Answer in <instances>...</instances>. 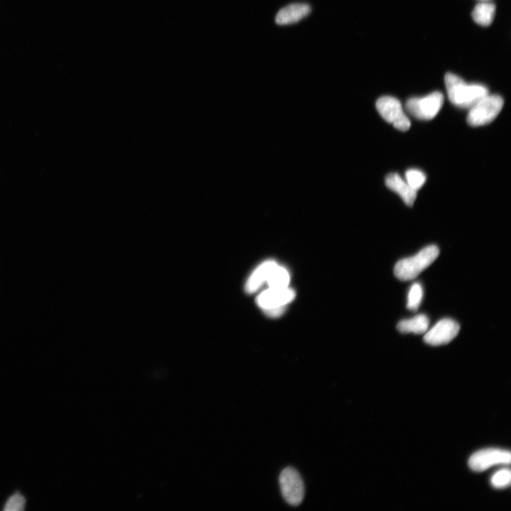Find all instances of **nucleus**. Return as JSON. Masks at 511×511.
Returning a JSON list of instances; mask_svg holds the SVG:
<instances>
[{
	"instance_id": "f257e3e1",
	"label": "nucleus",
	"mask_w": 511,
	"mask_h": 511,
	"mask_svg": "<svg viewBox=\"0 0 511 511\" xmlns=\"http://www.w3.org/2000/svg\"><path fill=\"white\" fill-rule=\"evenodd\" d=\"M444 83L449 100L459 108L470 109L488 95V90L486 86L476 84H469L452 73L445 75Z\"/></svg>"
},
{
	"instance_id": "f03ea898",
	"label": "nucleus",
	"mask_w": 511,
	"mask_h": 511,
	"mask_svg": "<svg viewBox=\"0 0 511 511\" xmlns=\"http://www.w3.org/2000/svg\"><path fill=\"white\" fill-rule=\"evenodd\" d=\"M439 254L437 246H427L413 257L399 261L395 266L394 275L401 281L413 280L436 260Z\"/></svg>"
},
{
	"instance_id": "7ed1b4c3",
	"label": "nucleus",
	"mask_w": 511,
	"mask_h": 511,
	"mask_svg": "<svg viewBox=\"0 0 511 511\" xmlns=\"http://www.w3.org/2000/svg\"><path fill=\"white\" fill-rule=\"evenodd\" d=\"M503 99L498 95H487L469 109L467 122L471 127H479L493 122L503 107Z\"/></svg>"
},
{
	"instance_id": "20e7f679",
	"label": "nucleus",
	"mask_w": 511,
	"mask_h": 511,
	"mask_svg": "<svg viewBox=\"0 0 511 511\" xmlns=\"http://www.w3.org/2000/svg\"><path fill=\"white\" fill-rule=\"evenodd\" d=\"M443 104V95L436 91L423 98L409 99L406 102V109L418 120H430L437 116Z\"/></svg>"
},
{
	"instance_id": "39448f33",
	"label": "nucleus",
	"mask_w": 511,
	"mask_h": 511,
	"mask_svg": "<svg viewBox=\"0 0 511 511\" xmlns=\"http://www.w3.org/2000/svg\"><path fill=\"white\" fill-rule=\"evenodd\" d=\"M280 483L285 500L292 506L299 505L305 496L304 481L297 470L287 467L280 477Z\"/></svg>"
},
{
	"instance_id": "423d86ee",
	"label": "nucleus",
	"mask_w": 511,
	"mask_h": 511,
	"mask_svg": "<svg viewBox=\"0 0 511 511\" xmlns=\"http://www.w3.org/2000/svg\"><path fill=\"white\" fill-rule=\"evenodd\" d=\"M380 115L389 123L402 132L408 131L411 125L410 121L403 112L401 102L394 97L384 96L376 104Z\"/></svg>"
},
{
	"instance_id": "0eeeda50",
	"label": "nucleus",
	"mask_w": 511,
	"mask_h": 511,
	"mask_svg": "<svg viewBox=\"0 0 511 511\" xmlns=\"http://www.w3.org/2000/svg\"><path fill=\"white\" fill-rule=\"evenodd\" d=\"M510 453L499 449H486L474 453L469 459V466L474 471L481 472L500 464H510Z\"/></svg>"
},
{
	"instance_id": "6e6552de",
	"label": "nucleus",
	"mask_w": 511,
	"mask_h": 511,
	"mask_svg": "<svg viewBox=\"0 0 511 511\" xmlns=\"http://www.w3.org/2000/svg\"><path fill=\"white\" fill-rule=\"evenodd\" d=\"M459 325L451 319H442L434 327L426 332L424 341L432 346L447 345L452 342L459 334Z\"/></svg>"
},
{
	"instance_id": "1a4fd4ad",
	"label": "nucleus",
	"mask_w": 511,
	"mask_h": 511,
	"mask_svg": "<svg viewBox=\"0 0 511 511\" xmlns=\"http://www.w3.org/2000/svg\"><path fill=\"white\" fill-rule=\"evenodd\" d=\"M296 298L294 290L287 289H270L263 292L257 299L258 306L264 311L287 307Z\"/></svg>"
},
{
	"instance_id": "9d476101",
	"label": "nucleus",
	"mask_w": 511,
	"mask_h": 511,
	"mask_svg": "<svg viewBox=\"0 0 511 511\" xmlns=\"http://www.w3.org/2000/svg\"><path fill=\"white\" fill-rule=\"evenodd\" d=\"M277 265L276 262L268 260L256 268L246 283V292L251 294L258 292L267 283L272 272Z\"/></svg>"
},
{
	"instance_id": "9b49d317",
	"label": "nucleus",
	"mask_w": 511,
	"mask_h": 511,
	"mask_svg": "<svg viewBox=\"0 0 511 511\" xmlns=\"http://www.w3.org/2000/svg\"><path fill=\"white\" fill-rule=\"evenodd\" d=\"M311 12V8L307 4H293L282 9L276 17L279 25H289L297 23L306 18Z\"/></svg>"
},
{
	"instance_id": "f8f14e48",
	"label": "nucleus",
	"mask_w": 511,
	"mask_h": 511,
	"mask_svg": "<svg viewBox=\"0 0 511 511\" xmlns=\"http://www.w3.org/2000/svg\"><path fill=\"white\" fill-rule=\"evenodd\" d=\"M386 186L400 195L403 202L410 207L417 197V190L412 188L398 173H390L386 178Z\"/></svg>"
},
{
	"instance_id": "ddd939ff",
	"label": "nucleus",
	"mask_w": 511,
	"mask_h": 511,
	"mask_svg": "<svg viewBox=\"0 0 511 511\" xmlns=\"http://www.w3.org/2000/svg\"><path fill=\"white\" fill-rule=\"evenodd\" d=\"M495 6L489 1H481L473 8L471 17L473 21L483 27L490 25L493 21Z\"/></svg>"
},
{
	"instance_id": "4468645a",
	"label": "nucleus",
	"mask_w": 511,
	"mask_h": 511,
	"mask_svg": "<svg viewBox=\"0 0 511 511\" xmlns=\"http://www.w3.org/2000/svg\"><path fill=\"white\" fill-rule=\"evenodd\" d=\"M430 324L429 318L425 315H418L412 319L401 321L397 328L401 333H413L417 335L425 333Z\"/></svg>"
},
{
	"instance_id": "2eb2a0df",
	"label": "nucleus",
	"mask_w": 511,
	"mask_h": 511,
	"mask_svg": "<svg viewBox=\"0 0 511 511\" xmlns=\"http://www.w3.org/2000/svg\"><path fill=\"white\" fill-rule=\"evenodd\" d=\"M290 280L289 271L278 265L272 272L267 284L270 289H287L289 288Z\"/></svg>"
},
{
	"instance_id": "dca6fc26",
	"label": "nucleus",
	"mask_w": 511,
	"mask_h": 511,
	"mask_svg": "<svg viewBox=\"0 0 511 511\" xmlns=\"http://www.w3.org/2000/svg\"><path fill=\"white\" fill-rule=\"evenodd\" d=\"M423 289L420 284H414L410 289L408 297L407 308L413 311H416L423 300Z\"/></svg>"
},
{
	"instance_id": "f3484780",
	"label": "nucleus",
	"mask_w": 511,
	"mask_h": 511,
	"mask_svg": "<svg viewBox=\"0 0 511 511\" xmlns=\"http://www.w3.org/2000/svg\"><path fill=\"white\" fill-rule=\"evenodd\" d=\"M406 181L414 190H418L426 181L425 174L418 169H409L406 173Z\"/></svg>"
},
{
	"instance_id": "a211bd4d",
	"label": "nucleus",
	"mask_w": 511,
	"mask_h": 511,
	"mask_svg": "<svg viewBox=\"0 0 511 511\" xmlns=\"http://www.w3.org/2000/svg\"><path fill=\"white\" fill-rule=\"evenodd\" d=\"M511 473L508 469H502L496 471L490 478L493 487L501 489L507 488L510 484Z\"/></svg>"
},
{
	"instance_id": "6ab92c4d",
	"label": "nucleus",
	"mask_w": 511,
	"mask_h": 511,
	"mask_svg": "<svg viewBox=\"0 0 511 511\" xmlns=\"http://www.w3.org/2000/svg\"><path fill=\"white\" fill-rule=\"evenodd\" d=\"M25 504L26 500L25 497L21 493H16L7 501L5 506V510L21 511L25 509Z\"/></svg>"
},
{
	"instance_id": "aec40b11",
	"label": "nucleus",
	"mask_w": 511,
	"mask_h": 511,
	"mask_svg": "<svg viewBox=\"0 0 511 511\" xmlns=\"http://www.w3.org/2000/svg\"><path fill=\"white\" fill-rule=\"evenodd\" d=\"M286 307L276 308L273 309L264 311L267 316L271 318H278L284 314Z\"/></svg>"
},
{
	"instance_id": "412c9836",
	"label": "nucleus",
	"mask_w": 511,
	"mask_h": 511,
	"mask_svg": "<svg viewBox=\"0 0 511 511\" xmlns=\"http://www.w3.org/2000/svg\"><path fill=\"white\" fill-rule=\"evenodd\" d=\"M480 1H490V0H480Z\"/></svg>"
}]
</instances>
